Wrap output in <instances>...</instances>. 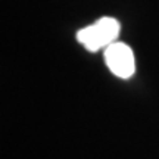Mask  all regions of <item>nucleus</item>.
<instances>
[{
	"mask_svg": "<svg viewBox=\"0 0 159 159\" xmlns=\"http://www.w3.org/2000/svg\"><path fill=\"white\" fill-rule=\"evenodd\" d=\"M119 35V22L114 18L103 16L97 19L93 25L80 30L77 33V40L84 46L87 50L97 52L108 47L116 41Z\"/></svg>",
	"mask_w": 159,
	"mask_h": 159,
	"instance_id": "f257e3e1",
	"label": "nucleus"
},
{
	"mask_svg": "<svg viewBox=\"0 0 159 159\" xmlns=\"http://www.w3.org/2000/svg\"><path fill=\"white\" fill-rule=\"evenodd\" d=\"M105 62L112 74L122 80L130 78L136 71L134 53L125 43L114 41L105 47Z\"/></svg>",
	"mask_w": 159,
	"mask_h": 159,
	"instance_id": "f03ea898",
	"label": "nucleus"
}]
</instances>
